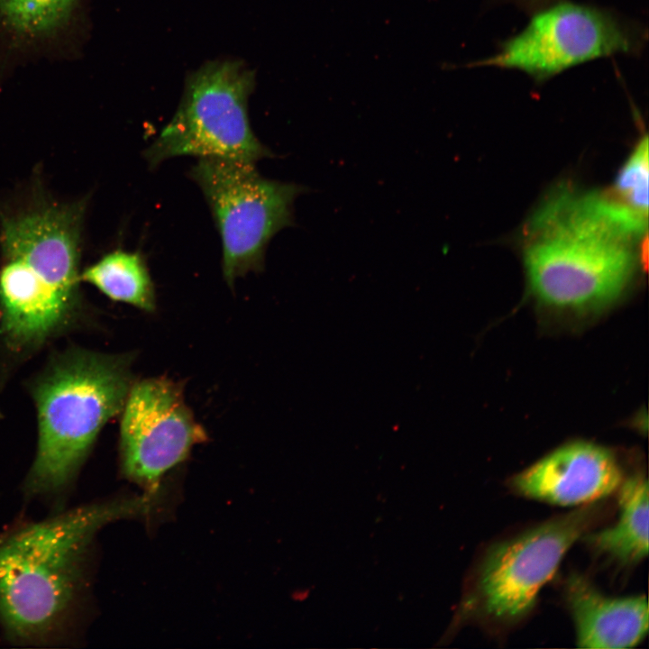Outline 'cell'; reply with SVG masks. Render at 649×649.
Wrapping results in <instances>:
<instances>
[{
	"label": "cell",
	"mask_w": 649,
	"mask_h": 649,
	"mask_svg": "<svg viewBox=\"0 0 649 649\" xmlns=\"http://www.w3.org/2000/svg\"><path fill=\"white\" fill-rule=\"evenodd\" d=\"M617 201L648 219V138L639 141L608 191Z\"/></svg>",
	"instance_id": "9a60e30c"
},
{
	"label": "cell",
	"mask_w": 649,
	"mask_h": 649,
	"mask_svg": "<svg viewBox=\"0 0 649 649\" xmlns=\"http://www.w3.org/2000/svg\"><path fill=\"white\" fill-rule=\"evenodd\" d=\"M145 499L82 505L0 533V626L7 638L45 644L70 630L94 537L106 524L147 507Z\"/></svg>",
	"instance_id": "6da1fadb"
},
{
	"label": "cell",
	"mask_w": 649,
	"mask_h": 649,
	"mask_svg": "<svg viewBox=\"0 0 649 649\" xmlns=\"http://www.w3.org/2000/svg\"><path fill=\"white\" fill-rule=\"evenodd\" d=\"M599 514L591 504L581 506L492 545L478 566L464 608L496 624L525 617L566 553Z\"/></svg>",
	"instance_id": "52a82bcc"
},
{
	"label": "cell",
	"mask_w": 649,
	"mask_h": 649,
	"mask_svg": "<svg viewBox=\"0 0 649 649\" xmlns=\"http://www.w3.org/2000/svg\"><path fill=\"white\" fill-rule=\"evenodd\" d=\"M133 361L130 353L79 351L37 382L38 444L24 482L28 495L56 496L70 485L103 426L123 410Z\"/></svg>",
	"instance_id": "277c9868"
},
{
	"label": "cell",
	"mask_w": 649,
	"mask_h": 649,
	"mask_svg": "<svg viewBox=\"0 0 649 649\" xmlns=\"http://www.w3.org/2000/svg\"><path fill=\"white\" fill-rule=\"evenodd\" d=\"M189 177L201 189L222 242V269L233 287L261 271L270 240L295 222L296 198L308 188L262 177L255 163L198 158Z\"/></svg>",
	"instance_id": "5b68a950"
},
{
	"label": "cell",
	"mask_w": 649,
	"mask_h": 649,
	"mask_svg": "<svg viewBox=\"0 0 649 649\" xmlns=\"http://www.w3.org/2000/svg\"><path fill=\"white\" fill-rule=\"evenodd\" d=\"M84 211L47 204L2 219L0 331L9 340L39 346L72 320Z\"/></svg>",
	"instance_id": "3957f363"
},
{
	"label": "cell",
	"mask_w": 649,
	"mask_h": 649,
	"mask_svg": "<svg viewBox=\"0 0 649 649\" xmlns=\"http://www.w3.org/2000/svg\"><path fill=\"white\" fill-rule=\"evenodd\" d=\"M252 72L236 60L202 66L187 81L172 119L145 150L151 168L178 156L223 158L255 163L273 158L253 133L248 99Z\"/></svg>",
	"instance_id": "8992f818"
},
{
	"label": "cell",
	"mask_w": 649,
	"mask_h": 649,
	"mask_svg": "<svg viewBox=\"0 0 649 649\" xmlns=\"http://www.w3.org/2000/svg\"><path fill=\"white\" fill-rule=\"evenodd\" d=\"M619 516L615 524L581 537L595 551L625 564L648 553V481L641 473L624 479L617 489Z\"/></svg>",
	"instance_id": "7c38bea8"
},
{
	"label": "cell",
	"mask_w": 649,
	"mask_h": 649,
	"mask_svg": "<svg viewBox=\"0 0 649 649\" xmlns=\"http://www.w3.org/2000/svg\"><path fill=\"white\" fill-rule=\"evenodd\" d=\"M565 598L580 648H631L647 634L648 603L644 595L608 597L574 574L566 583Z\"/></svg>",
	"instance_id": "8fae6325"
},
{
	"label": "cell",
	"mask_w": 649,
	"mask_h": 649,
	"mask_svg": "<svg viewBox=\"0 0 649 649\" xmlns=\"http://www.w3.org/2000/svg\"><path fill=\"white\" fill-rule=\"evenodd\" d=\"M616 457L590 443H573L515 475L509 485L520 496L567 506H586L616 492L623 481Z\"/></svg>",
	"instance_id": "30bf717a"
},
{
	"label": "cell",
	"mask_w": 649,
	"mask_h": 649,
	"mask_svg": "<svg viewBox=\"0 0 649 649\" xmlns=\"http://www.w3.org/2000/svg\"><path fill=\"white\" fill-rule=\"evenodd\" d=\"M528 228L526 273L533 294L547 306H605L621 295L635 273L639 240L598 193H556Z\"/></svg>",
	"instance_id": "7a4b0ae2"
},
{
	"label": "cell",
	"mask_w": 649,
	"mask_h": 649,
	"mask_svg": "<svg viewBox=\"0 0 649 649\" xmlns=\"http://www.w3.org/2000/svg\"><path fill=\"white\" fill-rule=\"evenodd\" d=\"M79 278L112 300L146 312L156 309L154 285L140 251L123 249L109 251L81 271Z\"/></svg>",
	"instance_id": "4fadbf2b"
},
{
	"label": "cell",
	"mask_w": 649,
	"mask_h": 649,
	"mask_svg": "<svg viewBox=\"0 0 649 649\" xmlns=\"http://www.w3.org/2000/svg\"><path fill=\"white\" fill-rule=\"evenodd\" d=\"M630 32L612 15L574 3L536 14L486 65L545 79L569 68L634 49Z\"/></svg>",
	"instance_id": "ba28073f"
},
{
	"label": "cell",
	"mask_w": 649,
	"mask_h": 649,
	"mask_svg": "<svg viewBox=\"0 0 649 649\" xmlns=\"http://www.w3.org/2000/svg\"><path fill=\"white\" fill-rule=\"evenodd\" d=\"M120 426L121 470L125 478L154 489L160 478L206 440L178 383L150 378L133 383Z\"/></svg>",
	"instance_id": "9c48e42d"
},
{
	"label": "cell",
	"mask_w": 649,
	"mask_h": 649,
	"mask_svg": "<svg viewBox=\"0 0 649 649\" xmlns=\"http://www.w3.org/2000/svg\"><path fill=\"white\" fill-rule=\"evenodd\" d=\"M78 0H0V19L14 32L49 34L63 25Z\"/></svg>",
	"instance_id": "5bb4252c"
}]
</instances>
